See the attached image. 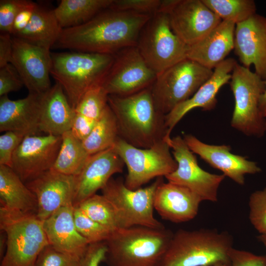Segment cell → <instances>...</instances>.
Segmentation results:
<instances>
[{
	"label": "cell",
	"mask_w": 266,
	"mask_h": 266,
	"mask_svg": "<svg viewBox=\"0 0 266 266\" xmlns=\"http://www.w3.org/2000/svg\"><path fill=\"white\" fill-rule=\"evenodd\" d=\"M152 15L105 9L86 23L63 29L54 47L72 51L114 55L136 46Z\"/></svg>",
	"instance_id": "cell-1"
},
{
	"label": "cell",
	"mask_w": 266,
	"mask_h": 266,
	"mask_svg": "<svg viewBox=\"0 0 266 266\" xmlns=\"http://www.w3.org/2000/svg\"><path fill=\"white\" fill-rule=\"evenodd\" d=\"M108 104L116 117L119 137L128 143L148 148L166 135L165 115L156 107L151 86L128 96L108 95Z\"/></svg>",
	"instance_id": "cell-2"
},
{
	"label": "cell",
	"mask_w": 266,
	"mask_h": 266,
	"mask_svg": "<svg viewBox=\"0 0 266 266\" xmlns=\"http://www.w3.org/2000/svg\"><path fill=\"white\" fill-rule=\"evenodd\" d=\"M114 60L110 54L51 52L50 75L62 86L74 109L87 92L102 85Z\"/></svg>",
	"instance_id": "cell-3"
},
{
	"label": "cell",
	"mask_w": 266,
	"mask_h": 266,
	"mask_svg": "<svg viewBox=\"0 0 266 266\" xmlns=\"http://www.w3.org/2000/svg\"><path fill=\"white\" fill-rule=\"evenodd\" d=\"M232 246V237L226 232L180 229L173 233L157 266H230Z\"/></svg>",
	"instance_id": "cell-4"
},
{
	"label": "cell",
	"mask_w": 266,
	"mask_h": 266,
	"mask_svg": "<svg viewBox=\"0 0 266 266\" xmlns=\"http://www.w3.org/2000/svg\"><path fill=\"white\" fill-rule=\"evenodd\" d=\"M165 227L133 226L113 232L105 240L108 266H157L172 236Z\"/></svg>",
	"instance_id": "cell-5"
},
{
	"label": "cell",
	"mask_w": 266,
	"mask_h": 266,
	"mask_svg": "<svg viewBox=\"0 0 266 266\" xmlns=\"http://www.w3.org/2000/svg\"><path fill=\"white\" fill-rule=\"evenodd\" d=\"M0 228L6 236V251L0 266H34L49 242L43 221L36 214L0 207Z\"/></svg>",
	"instance_id": "cell-6"
},
{
	"label": "cell",
	"mask_w": 266,
	"mask_h": 266,
	"mask_svg": "<svg viewBox=\"0 0 266 266\" xmlns=\"http://www.w3.org/2000/svg\"><path fill=\"white\" fill-rule=\"evenodd\" d=\"M234 99L231 125L248 136L260 138L266 133V119L260 108L265 80L249 68L237 63L229 82Z\"/></svg>",
	"instance_id": "cell-7"
},
{
	"label": "cell",
	"mask_w": 266,
	"mask_h": 266,
	"mask_svg": "<svg viewBox=\"0 0 266 266\" xmlns=\"http://www.w3.org/2000/svg\"><path fill=\"white\" fill-rule=\"evenodd\" d=\"M213 69L185 59L157 74L151 86L156 107L166 115L190 98L212 75Z\"/></svg>",
	"instance_id": "cell-8"
},
{
	"label": "cell",
	"mask_w": 266,
	"mask_h": 266,
	"mask_svg": "<svg viewBox=\"0 0 266 266\" xmlns=\"http://www.w3.org/2000/svg\"><path fill=\"white\" fill-rule=\"evenodd\" d=\"M113 148L127 167L128 172L124 182L132 190L141 188L156 177H166L177 167L165 138L149 148H140L119 137Z\"/></svg>",
	"instance_id": "cell-9"
},
{
	"label": "cell",
	"mask_w": 266,
	"mask_h": 266,
	"mask_svg": "<svg viewBox=\"0 0 266 266\" xmlns=\"http://www.w3.org/2000/svg\"><path fill=\"white\" fill-rule=\"evenodd\" d=\"M136 47L157 74L187 59L188 48L173 32L166 14L160 11L142 29Z\"/></svg>",
	"instance_id": "cell-10"
},
{
	"label": "cell",
	"mask_w": 266,
	"mask_h": 266,
	"mask_svg": "<svg viewBox=\"0 0 266 266\" xmlns=\"http://www.w3.org/2000/svg\"><path fill=\"white\" fill-rule=\"evenodd\" d=\"M162 180V177H159L149 186L135 190L128 188L121 177H112L109 180L101 190L102 195L113 205L120 229L133 226L165 227L153 214L155 193Z\"/></svg>",
	"instance_id": "cell-11"
},
{
	"label": "cell",
	"mask_w": 266,
	"mask_h": 266,
	"mask_svg": "<svg viewBox=\"0 0 266 266\" xmlns=\"http://www.w3.org/2000/svg\"><path fill=\"white\" fill-rule=\"evenodd\" d=\"M158 11L166 14L173 32L188 46L201 40L222 21L202 0H163Z\"/></svg>",
	"instance_id": "cell-12"
},
{
	"label": "cell",
	"mask_w": 266,
	"mask_h": 266,
	"mask_svg": "<svg viewBox=\"0 0 266 266\" xmlns=\"http://www.w3.org/2000/svg\"><path fill=\"white\" fill-rule=\"evenodd\" d=\"M164 138L172 149L173 157L177 164L176 169L165 177L167 181L189 189L202 201H217L219 186L226 176L202 169L183 137L177 135Z\"/></svg>",
	"instance_id": "cell-13"
},
{
	"label": "cell",
	"mask_w": 266,
	"mask_h": 266,
	"mask_svg": "<svg viewBox=\"0 0 266 266\" xmlns=\"http://www.w3.org/2000/svg\"><path fill=\"white\" fill-rule=\"evenodd\" d=\"M112 66L102 84L108 95L125 96L149 88L157 74L147 64L136 46L115 54Z\"/></svg>",
	"instance_id": "cell-14"
},
{
	"label": "cell",
	"mask_w": 266,
	"mask_h": 266,
	"mask_svg": "<svg viewBox=\"0 0 266 266\" xmlns=\"http://www.w3.org/2000/svg\"><path fill=\"white\" fill-rule=\"evenodd\" d=\"M62 143V135H27L14 151L11 168L28 182L52 167Z\"/></svg>",
	"instance_id": "cell-15"
},
{
	"label": "cell",
	"mask_w": 266,
	"mask_h": 266,
	"mask_svg": "<svg viewBox=\"0 0 266 266\" xmlns=\"http://www.w3.org/2000/svg\"><path fill=\"white\" fill-rule=\"evenodd\" d=\"M11 64L20 74L29 93L42 94L51 87L50 50L12 36Z\"/></svg>",
	"instance_id": "cell-16"
},
{
	"label": "cell",
	"mask_w": 266,
	"mask_h": 266,
	"mask_svg": "<svg viewBox=\"0 0 266 266\" xmlns=\"http://www.w3.org/2000/svg\"><path fill=\"white\" fill-rule=\"evenodd\" d=\"M26 185L36 197V215L43 222L60 208L73 205L75 176L49 170Z\"/></svg>",
	"instance_id": "cell-17"
},
{
	"label": "cell",
	"mask_w": 266,
	"mask_h": 266,
	"mask_svg": "<svg viewBox=\"0 0 266 266\" xmlns=\"http://www.w3.org/2000/svg\"><path fill=\"white\" fill-rule=\"evenodd\" d=\"M183 139L192 152L240 185H244L246 174L261 171L256 162L232 153L230 145L207 144L191 134L184 135Z\"/></svg>",
	"instance_id": "cell-18"
},
{
	"label": "cell",
	"mask_w": 266,
	"mask_h": 266,
	"mask_svg": "<svg viewBox=\"0 0 266 266\" xmlns=\"http://www.w3.org/2000/svg\"><path fill=\"white\" fill-rule=\"evenodd\" d=\"M234 52L242 66L253 65L255 73L266 80V17L255 14L235 25Z\"/></svg>",
	"instance_id": "cell-19"
},
{
	"label": "cell",
	"mask_w": 266,
	"mask_h": 266,
	"mask_svg": "<svg viewBox=\"0 0 266 266\" xmlns=\"http://www.w3.org/2000/svg\"><path fill=\"white\" fill-rule=\"evenodd\" d=\"M124 166L113 147L90 155L80 173L75 176L73 206L102 190L113 175L122 172Z\"/></svg>",
	"instance_id": "cell-20"
},
{
	"label": "cell",
	"mask_w": 266,
	"mask_h": 266,
	"mask_svg": "<svg viewBox=\"0 0 266 266\" xmlns=\"http://www.w3.org/2000/svg\"><path fill=\"white\" fill-rule=\"evenodd\" d=\"M237 64L233 58H227L217 66L211 77L189 99L179 104L165 116V136H170L173 128L191 110L201 108L203 110L213 109L217 104L216 96L226 84L229 83L231 73Z\"/></svg>",
	"instance_id": "cell-21"
},
{
	"label": "cell",
	"mask_w": 266,
	"mask_h": 266,
	"mask_svg": "<svg viewBox=\"0 0 266 266\" xmlns=\"http://www.w3.org/2000/svg\"><path fill=\"white\" fill-rule=\"evenodd\" d=\"M202 201L189 189L162 180L156 190L153 205L163 219L179 223L193 219Z\"/></svg>",
	"instance_id": "cell-22"
},
{
	"label": "cell",
	"mask_w": 266,
	"mask_h": 266,
	"mask_svg": "<svg viewBox=\"0 0 266 266\" xmlns=\"http://www.w3.org/2000/svg\"><path fill=\"white\" fill-rule=\"evenodd\" d=\"M44 93H29L26 98L17 100L9 99L7 95L0 97V132L18 131L27 135L39 133Z\"/></svg>",
	"instance_id": "cell-23"
},
{
	"label": "cell",
	"mask_w": 266,
	"mask_h": 266,
	"mask_svg": "<svg viewBox=\"0 0 266 266\" xmlns=\"http://www.w3.org/2000/svg\"><path fill=\"white\" fill-rule=\"evenodd\" d=\"M72 205L60 208L43 222L49 245L56 250L81 259L89 245L77 231Z\"/></svg>",
	"instance_id": "cell-24"
},
{
	"label": "cell",
	"mask_w": 266,
	"mask_h": 266,
	"mask_svg": "<svg viewBox=\"0 0 266 266\" xmlns=\"http://www.w3.org/2000/svg\"><path fill=\"white\" fill-rule=\"evenodd\" d=\"M235 28L234 23L222 21L201 40L188 46L187 59L213 70L234 49Z\"/></svg>",
	"instance_id": "cell-25"
},
{
	"label": "cell",
	"mask_w": 266,
	"mask_h": 266,
	"mask_svg": "<svg viewBox=\"0 0 266 266\" xmlns=\"http://www.w3.org/2000/svg\"><path fill=\"white\" fill-rule=\"evenodd\" d=\"M75 113L62 86L55 84L44 94L39 119L40 132L62 135L71 130Z\"/></svg>",
	"instance_id": "cell-26"
},
{
	"label": "cell",
	"mask_w": 266,
	"mask_h": 266,
	"mask_svg": "<svg viewBox=\"0 0 266 266\" xmlns=\"http://www.w3.org/2000/svg\"><path fill=\"white\" fill-rule=\"evenodd\" d=\"M62 30L54 9L37 3L28 25L13 36L50 50L58 41Z\"/></svg>",
	"instance_id": "cell-27"
},
{
	"label": "cell",
	"mask_w": 266,
	"mask_h": 266,
	"mask_svg": "<svg viewBox=\"0 0 266 266\" xmlns=\"http://www.w3.org/2000/svg\"><path fill=\"white\" fill-rule=\"evenodd\" d=\"M0 206L25 213L37 214L34 194L10 167L0 165Z\"/></svg>",
	"instance_id": "cell-28"
},
{
	"label": "cell",
	"mask_w": 266,
	"mask_h": 266,
	"mask_svg": "<svg viewBox=\"0 0 266 266\" xmlns=\"http://www.w3.org/2000/svg\"><path fill=\"white\" fill-rule=\"evenodd\" d=\"M113 0H62L54 9L63 29L74 27L89 21L108 8Z\"/></svg>",
	"instance_id": "cell-29"
},
{
	"label": "cell",
	"mask_w": 266,
	"mask_h": 266,
	"mask_svg": "<svg viewBox=\"0 0 266 266\" xmlns=\"http://www.w3.org/2000/svg\"><path fill=\"white\" fill-rule=\"evenodd\" d=\"M90 155L82 141L76 137L71 130L62 135L61 147L50 170L67 175H78Z\"/></svg>",
	"instance_id": "cell-30"
},
{
	"label": "cell",
	"mask_w": 266,
	"mask_h": 266,
	"mask_svg": "<svg viewBox=\"0 0 266 266\" xmlns=\"http://www.w3.org/2000/svg\"><path fill=\"white\" fill-rule=\"evenodd\" d=\"M119 137L116 117L108 105L83 144L90 155L113 147Z\"/></svg>",
	"instance_id": "cell-31"
},
{
	"label": "cell",
	"mask_w": 266,
	"mask_h": 266,
	"mask_svg": "<svg viewBox=\"0 0 266 266\" xmlns=\"http://www.w3.org/2000/svg\"><path fill=\"white\" fill-rule=\"evenodd\" d=\"M75 206L78 207L92 220L112 232L120 229L113 205L102 195L96 194Z\"/></svg>",
	"instance_id": "cell-32"
},
{
	"label": "cell",
	"mask_w": 266,
	"mask_h": 266,
	"mask_svg": "<svg viewBox=\"0 0 266 266\" xmlns=\"http://www.w3.org/2000/svg\"><path fill=\"white\" fill-rule=\"evenodd\" d=\"M202 2L222 21L237 24L256 13L253 0H202Z\"/></svg>",
	"instance_id": "cell-33"
},
{
	"label": "cell",
	"mask_w": 266,
	"mask_h": 266,
	"mask_svg": "<svg viewBox=\"0 0 266 266\" xmlns=\"http://www.w3.org/2000/svg\"><path fill=\"white\" fill-rule=\"evenodd\" d=\"M108 97L102 86L90 90L74 109L75 115L96 125L108 105Z\"/></svg>",
	"instance_id": "cell-34"
},
{
	"label": "cell",
	"mask_w": 266,
	"mask_h": 266,
	"mask_svg": "<svg viewBox=\"0 0 266 266\" xmlns=\"http://www.w3.org/2000/svg\"><path fill=\"white\" fill-rule=\"evenodd\" d=\"M73 217L77 231L89 243L104 241L112 233L92 220L77 206H74Z\"/></svg>",
	"instance_id": "cell-35"
},
{
	"label": "cell",
	"mask_w": 266,
	"mask_h": 266,
	"mask_svg": "<svg viewBox=\"0 0 266 266\" xmlns=\"http://www.w3.org/2000/svg\"><path fill=\"white\" fill-rule=\"evenodd\" d=\"M28 0H0V33L12 34L13 25L17 15L22 10L36 4Z\"/></svg>",
	"instance_id": "cell-36"
},
{
	"label": "cell",
	"mask_w": 266,
	"mask_h": 266,
	"mask_svg": "<svg viewBox=\"0 0 266 266\" xmlns=\"http://www.w3.org/2000/svg\"><path fill=\"white\" fill-rule=\"evenodd\" d=\"M249 206L251 224L261 234H266V187L251 194Z\"/></svg>",
	"instance_id": "cell-37"
},
{
	"label": "cell",
	"mask_w": 266,
	"mask_h": 266,
	"mask_svg": "<svg viewBox=\"0 0 266 266\" xmlns=\"http://www.w3.org/2000/svg\"><path fill=\"white\" fill-rule=\"evenodd\" d=\"M34 266H81V259L59 251L49 244L39 254Z\"/></svg>",
	"instance_id": "cell-38"
},
{
	"label": "cell",
	"mask_w": 266,
	"mask_h": 266,
	"mask_svg": "<svg viewBox=\"0 0 266 266\" xmlns=\"http://www.w3.org/2000/svg\"><path fill=\"white\" fill-rule=\"evenodd\" d=\"M27 135L18 131H7L0 136V165L11 167L14 151Z\"/></svg>",
	"instance_id": "cell-39"
},
{
	"label": "cell",
	"mask_w": 266,
	"mask_h": 266,
	"mask_svg": "<svg viewBox=\"0 0 266 266\" xmlns=\"http://www.w3.org/2000/svg\"><path fill=\"white\" fill-rule=\"evenodd\" d=\"M161 3V0H113L108 8L152 15L158 11Z\"/></svg>",
	"instance_id": "cell-40"
},
{
	"label": "cell",
	"mask_w": 266,
	"mask_h": 266,
	"mask_svg": "<svg viewBox=\"0 0 266 266\" xmlns=\"http://www.w3.org/2000/svg\"><path fill=\"white\" fill-rule=\"evenodd\" d=\"M23 86L20 74L12 64L0 67V97L17 91Z\"/></svg>",
	"instance_id": "cell-41"
},
{
	"label": "cell",
	"mask_w": 266,
	"mask_h": 266,
	"mask_svg": "<svg viewBox=\"0 0 266 266\" xmlns=\"http://www.w3.org/2000/svg\"><path fill=\"white\" fill-rule=\"evenodd\" d=\"M230 266H266V256L232 248L230 252Z\"/></svg>",
	"instance_id": "cell-42"
},
{
	"label": "cell",
	"mask_w": 266,
	"mask_h": 266,
	"mask_svg": "<svg viewBox=\"0 0 266 266\" xmlns=\"http://www.w3.org/2000/svg\"><path fill=\"white\" fill-rule=\"evenodd\" d=\"M106 250L105 241L89 243L81 258V266H100L104 261Z\"/></svg>",
	"instance_id": "cell-43"
},
{
	"label": "cell",
	"mask_w": 266,
	"mask_h": 266,
	"mask_svg": "<svg viewBox=\"0 0 266 266\" xmlns=\"http://www.w3.org/2000/svg\"><path fill=\"white\" fill-rule=\"evenodd\" d=\"M13 52L12 35L0 33V67L11 63Z\"/></svg>",
	"instance_id": "cell-44"
},
{
	"label": "cell",
	"mask_w": 266,
	"mask_h": 266,
	"mask_svg": "<svg viewBox=\"0 0 266 266\" xmlns=\"http://www.w3.org/2000/svg\"><path fill=\"white\" fill-rule=\"evenodd\" d=\"M36 5L37 3L33 6L24 9L17 15L13 25L12 36L20 33L27 27Z\"/></svg>",
	"instance_id": "cell-45"
},
{
	"label": "cell",
	"mask_w": 266,
	"mask_h": 266,
	"mask_svg": "<svg viewBox=\"0 0 266 266\" xmlns=\"http://www.w3.org/2000/svg\"><path fill=\"white\" fill-rule=\"evenodd\" d=\"M265 83V89L260 100L259 108L263 116L266 119V80Z\"/></svg>",
	"instance_id": "cell-46"
},
{
	"label": "cell",
	"mask_w": 266,
	"mask_h": 266,
	"mask_svg": "<svg viewBox=\"0 0 266 266\" xmlns=\"http://www.w3.org/2000/svg\"><path fill=\"white\" fill-rule=\"evenodd\" d=\"M259 239L263 242L266 248V234H263L259 235Z\"/></svg>",
	"instance_id": "cell-47"
},
{
	"label": "cell",
	"mask_w": 266,
	"mask_h": 266,
	"mask_svg": "<svg viewBox=\"0 0 266 266\" xmlns=\"http://www.w3.org/2000/svg\"><path fill=\"white\" fill-rule=\"evenodd\" d=\"M212 266H229L224 264H218Z\"/></svg>",
	"instance_id": "cell-48"
}]
</instances>
